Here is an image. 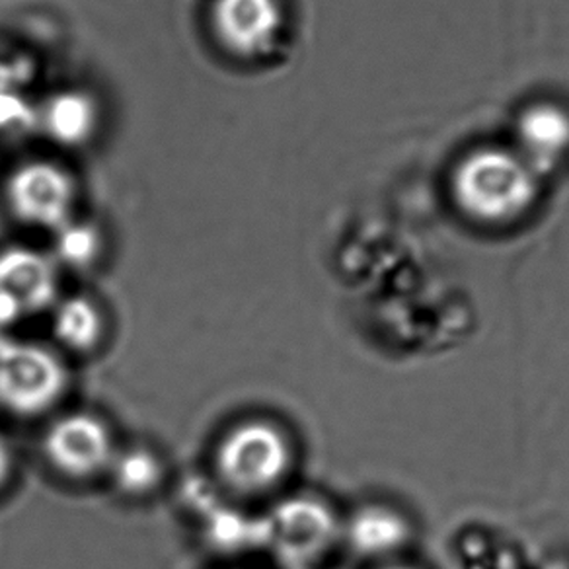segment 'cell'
<instances>
[{
  "instance_id": "1",
  "label": "cell",
  "mask_w": 569,
  "mask_h": 569,
  "mask_svg": "<svg viewBox=\"0 0 569 569\" xmlns=\"http://www.w3.org/2000/svg\"><path fill=\"white\" fill-rule=\"evenodd\" d=\"M540 176L515 149L488 144L468 152L452 174V198L468 219L486 227L521 221L535 207Z\"/></svg>"
},
{
  "instance_id": "15",
  "label": "cell",
  "mask_w": 569,
  "mask_h": 569,
  "mask_svg": "<svg viewBox=\"0 0 569 569\" xmlns=\"http://www.w3.org/2000/svg\"><path fill=\"white\" fill-rule=\"evenodd\" d=\"M56 234V260L71 268L92 266L100 256L102 238L90 222L72 221L63 224Z\"/></svg>"
},
{
  "instance_id": "13",
  "label": "cell",
  "mask_w": 569,
  "mask_h": 569,
  "mask_svg": "<svg viewBox=\"0 0 569 569\" xmlns=\"http://www.w3.org/2000/svg\"><path fill=\"white\" fill-rule=\"evenodd\" d=\"M106 478L119 496L129 501L149 499L167 482V465L159 452L147 445L119 447Z\"/></svg>"
},
{
  "instance_id": "14",
  "label": "cell",
  "mask_w": 569,
  "mask_h": 569,
  "mask_svg": "<svg viewBox=\"0 0 569 569\" xmlns=\"http://www.w3.org/2000/svg\"><path fill=\"white\" fill-rule=\"evenodd\" d=\"M28 74L22 64L0 63V133H18L38 123V110L22 92Z\"/></svg>"
},
{
  "instance_id": "10",
  "label": "cell",
  "mask_w": 569,
  "mask_h": 569,
  "mask_svg": "<svg viewBox=\"0 0 569 569\" xmlns=\"http://www.w3.org/2000/svg\"><path fill=\"white\" fill-rule=\"evenodd\" d=\"M49 312L56 349L64 357L92 356L108 338V320L102 307L90 297H64Z\"/></svg>"
},
{
  "instance_id": "12",
  "label": "cell",
  "mask_w": 569,
  "mask_h": 569,
  "mask_svg": "<svg viewBox=\"0 0 569 569\" xmlns=\"http://www.w3.org/2000/svg\"><path fill=\"white\" fill-rule=\"evenodd\" d=\"M38 123L63 147H82L94 137L100 110L92 96L82 90H63L51 96L38 111Z\"/></svg>"
},
{
  "instance_id": "3",
  "label": "cell",
  "mask_w": 569,
  "mask_h": 569,
  "mask_svg": "<svg viewBox=\"0 0 569 569\" xmlns=\"http://www.w3.org/2000/svg\"><path fill=\"white\" fill-rule=\"evenodd\" d=\"M71 388L67 357L53 346L12 341L0 346V411L38 419L61 406Z\"/></svg>"
},
{
  "instance_id": "5",
  "label": "cell",
  "mask_w": 569,
  "mask_h": 569,
  "mask_svg": "<svg viewBox=\"0 0 569 569\" xmlns=\"http://www.w3.org/2000/svg\"><path fill=\"white\" fill-rule=\"evenodd\" d=\"M338 515L318 498H289L269 513L266 542L289 566H310L325 558L341 538Z\"/></svg>"
},
{
  "instance_id": "16",
  "label": "cell",
  "mask_w": 569,
  "mask_h": 569,
  "mask_svg": "<svg viewBox=\"0 0 569 569\" xmlns=\"http://www.w3.org/2000/svg\"><path fill=\"white\" fill-rule=\"evenodd\" d=\"M17 476V452L9 437L0 431V493L9 488Z\"/></svg>"
},
{
  "instance_id": "2",
  "label": "cell",
  "mask_w": 569,
  "mask_h": 569,
  "mask_svg": "<svg viewBox=\"0 0 569 569\" xmlns=\"http://www.w3.org/2000/svg\"><path fill=\"white\" fill-rule=\"evenodd\" d=\"M293 437L268 418H246L222 431L213 449V472L222 490L238 499H263L293 475Z\"/></svg>"
},
{
  "instance_id": "9",
  "label": "cell",
  "mask_w": 569,
  "mask_h": 569,
  "mask_svg": "<svg viewBox=\"0 0 569 569\" xmlns=\"http://www.w3.org/2000/svg\"><path fill=\"white\" fill-rule=\"evenodd\" d=\"M515 151L540 178L569 157V110L556 102H537L525 108L515 127Z\"/></svg>"
},
{
  "instance_id": "11",
  "label": "cell",
  "mask_w": 569,
  "mask_h": 569,
  "mask_svg": "<svg viewBox=\"0 0 569 569\" xmlns=\"http://www.w3.org/2000/svg\"><path fill=\"white\" fill-rule=\"evenodd\" d=\"M341 537L363 558L385 563L396 560V553L410 540V525L388 506H365L341 525Z\"/></svg>"
},
{
  "instance_id": "8",
  "label": "cell",
  "mask_w": 569,
  "mask_h": 569,
  "mask_svg": "<svg viewBox=\"0 0 569 569\" xmlns=\"http://www.w3.org/2000/svg\"><path fill=\"white\" fill-rule=\"evenodd\" d=\"M209 17L217 41L238 59L269 56L284 28L281 0H213Z\"/></svg>"
},
{
  "instance_id": "7",
  "label": "cell",
  "mask_w": 569,
  "mask_h": 569,
  "mask_svg": "<svg viewBox=\"0 0 569 569\" xmlns=\"http://www.w3.org/2000/svg\"><path fill=\"white\" fill-rule=\"evenodd\" d=\"M57 261L28 246L0 250V326L49 312L61 299Z\"/></svg>"
},
{
  "instance_id": "17",
  "label": "cell",
  "mask_w": 569,
  "mask_h": 569,
  "mask_svg": "<svg viewBox=\"0 0 569 569\" xmlns=\"http://www.w3.org/2000/svg\"><path fill=\"white\" fill-rule=\"evenodd\" d=\"M377 569H419L418 566H413V563H406V561L392 560L385 561V563H380Z\"/></svg>"
},
{
  "instance_id": "4",
  "label": "cell",
  "mask_w": 569,
  "mask_h": 569,
  "mask_svg": "<svg viewBox=\"0 0 569 569\" xmlns=\"http://www.w3.org/2000/svg\"><path fill=\"white\" fill-rule=\"evenodd\" d=\"M118 449L110 423L90 410L57 413L40 441L41 457L49 470L72 483L106 478Z\"/></svg>"
},
{
  "instance_id": "6",
  "label": "cell",
  "mask_w": 569,
  "mask_h": 569,
  "mask_svg": "<svg viewBox=\"0 0 569 569\" xmlns=\"http://www.w3.org/2000/svg\"><path fill=\"white\" fill-rule=\"evenodd\" d=\"M77 183L63 167L49 160H30L10 174L7 203L10 213L30 229L56 230L74 219Z\"/></svg>"
}]
</instances>
